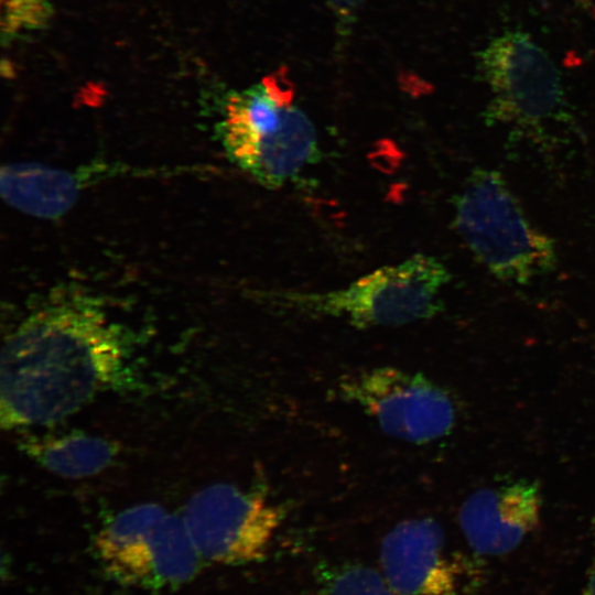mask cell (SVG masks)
Masks as SVG:
<instances>
[{"label": "cell", "instance_id": "obj_1", "mask_svg": "<svg viewBox=\"0 0 595 595\" xmlns=\"http://www.w3.org/2000/svg\"><path fill=\"white\" fill-rule=\"evenodd\" d=\"M130 344L126 328L97 299L53 294L3 343L1 426H44L77 412L123 379Z\"/></svg>", "mask_w": 595, "mask_h": 595}, {"label": "cell", "instance_id": "obj_2", "mask_svg": "<svg viewBox=\"0 0 595 595\" xmlns=\"http://www.w3.org/2000/svg\"><path fill=\"white\" fill-rule=\"evenodd\" d=\"M293 97L288 71L280 67L230 94L218 123L228 158L268 187L281 186L318 155L315 128Z\"/></svg>", "mask_w": 595, "mask_h": 595}, {"label": "cell", "instance_id": "obj_3", "mask_svg": "<svg viewBox=\"0 0 595 595\" xmlns=\"http://www.w3.org/2000/svg\"><path fill=\"white\" fill-rule=\"evenodd\" d=\"M455 225L476 259L499 280L527 283L556 264L553 239L529 220L497 171H473L455 202Z\"/></svg>", "mask_w": 595, "mask_h": 595}, {"label": "cell", "instance_id": "obj_4", "mask_svg": "<svg viewBox=\"0 0 595 595\" xmlns=\"http://www.w3.org/2000/svg\"><path fill=\"white\" fill-rule=\"evenodd\" d=\"M451 275L435 257L416 253L323 293L273 292L277 306L340 317L353 326H399L434 316L441 310V291Z\"/></svg>", "mask_w": 595, "mask_h": 595}, {"label": "cell", "instance_id": "obj_5", "mask_svg": "<svg viewBox=\"0 0 595 595\" xmlns=\"http://www.w3.org/2000/svg\"><path fill=\"white\" fill-rule=\"evenodd\" d=\"M95 548L105 573L125 586L176 588L199 571L201 555L183 518L153 502L117 515L99 531Z\"/></svg>", "mask_w": 595, "mask_h": 595}, {"label": "cell", "instance_id": "obj_6", "mask_svg": "<svg viewBox=\"0 0 595 595\" xmlns=\"http://www.w3.org/2000/svg\"><path fill=\"white\" fill-rule=\"evenodd\" d=\"M476 62L490 93L486 123L538 130L548 121L565 119L561 75L530 35L509 31L496 36L478 52Z\"/></svg>", "mask_w": 595, "mask_h": 595}, {"label": "cell", "instance_id": "obj_7", "mask_svg": "<svg viewBox=\"0 0 595 595\" xmlns=\"http://www.w3.org/2000/svg\"><path fill=\"white\" fill-rule=\"evenodd\" d=\"M337 387L343 399L361 408L393 439L424 444L455 426L450 392L421 372L375 367L344 376Z\"/></svg>", "mask_w": 595, "mask_h": 595}, {"label": "cell", "instance_id": "obj_8", "mask_svg": "<svg viewBox=\"0 0 595 595\" xmlns=\"http://www.w3.org/2000/svg\"><path fill=\"white\" fill-rule=\"evenodd\" d=\"M182 518L201 558L227 565L263 560L282 519L266 494L227 483L193 495Z\"/></svg>", "mask_w": 595, "mask_h": 595}, {"label": "cell", "instance_id": "obj_9", "mask_svg": "<svg viewBox=\"0 0 595 595\" xmlns=\"http://www.w3.org/2000/svg\"><path fill=\"white\" fill-rule=\"evenodd\" d=\"M382 576L396 595H462L464 572L432 518L399 522L380 545Z\"/></svg>", "mask_w": 595, "mask_h": 595}, {"label": "cell", "instance_id": "obj_10", "mask_svg": "<svg viewBox=\"0 0 595 595\" xmlns=\"http://www.w3.org/2000/svg\"><path fill=\"white\" fill-rule=\"evenodd\" d=\"M541 507L538 483L518 479L474 491L461 506L458 521L475 553L502 555L538 528Z\"/></svg>", "mask_w": 595, "mask_h": 595}, {"label": "cell", "instance_id": "obj_11", "mask_svg": "<svg viewBox=\"0 0 595 595\" xmlns=\"http://www.w3.org/2000/svg\"><path fill=\"white\" fill-rule=\"evenodd\" d=\"M23 448L42 467L65 478L100 473L111 464L118 451L113 442L79 433L28 439Z\"/></svg>", "mask_w": 595, "mask_h": 595}, {"label": "cell", "instance_id": "obj_12", "mask_svg": "<svg viewBox=\"0 0 595 595\" xmlns=\"http://www.w3.org/2000/svg\"><path fill=\"white\" fill-rule=\"evenodd\" d=\"M55 0H1V43L11 44L44 30L54 13Z\"/></svg>", "mask_w": 595, "mask_h": 595}, {"label": "cell", "instance_id": "obj_13", "mask_svg": "<svg viewBox=\"0 0 595 595\" xmlns=\"http://www.w3.org/2000/svg\"><path fill=\"white\" fill-rule=\"evenodd\" d=\"M312 595H396L383 576L363 565L329 572Z\"/></svg>", "mask_w": 595, "mask_h": 595}, {"label": "cell", "instance_id": "obj_14", "mask_svg": "<svg viewBox=\"0 0 595 595\" xmlns=\"http://www.w3.org/2000/svg\"><path fill=\"white\" fill-rule=\"evenodd\" d=\"M364 0H327L340 36H348Z\"/></svg>", "mask_w": 595, "mask_h": 595}, {"label": "cell", "instance_id": "obj_15", "mask_svg": "<svg viewBox=\"0 0 595 595\" xmlns=\"http://www.w3.org/2000/svg\"><path fill=\"white\" fill-rule=\"evenodd\" d=\"M583 595H595V552L589 566Z\"/></svg>", "mask_w": 595, "mask_h": 595}]
</instances>
